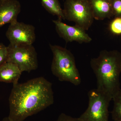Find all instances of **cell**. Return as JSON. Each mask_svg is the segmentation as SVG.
<instances>
[{
	"label": "cell",
	"instance_id": "12",
	"mask_svg": "<svg viewBox=\"0 0 121 121\" xmlns=\"http://www.w3.org/2000/svg\"><path fill=\"white\" fill-rule=\"evenodd\" d=\"M43 7L49 13L56 16L58 19L65 20L63 9L58 0H41Z\"/></svg>",
	"mask_w": 121,
	"mask_h": 121
},
{
	"label": "cell",
	"instance_id": "16",
	"mask_svg": "<svg viewBox=\"0 0 121 121\" xmlns=\"http://www.w3.org/2000/svg\"><path fill=\"white\" fill-rule=\"evenodd\" d=\"M113 15L121 17V0H111Z\"/></svg>",
	"mask_w": 121,
	"mask_h": 121
},
{
	"label": "cell",
	"instance_id": "4",
	"mask_svg": "<svg viewBox=\"0 0 121 121\" xmlns=\"http://www.w3.org/2000/svg\"><path fill=\"white\" fill-rule=\"evenodd\" d=\"M63 11L65 20L85 31L90 27L94 19L89 0H66Z\"/></svg>",
	"mask_w": 121,
	"mask_h": 121
},
{
	"label": "cell",
	"instance_id": "8",
	"mask_svg": "<svg viewBox=\"0 0 121 121\" xmlns=\"http://www.w3.org/2000/svg\"><path fill=\"white\" fill-rule=\"evenodd\" d=\"M52 22L59 35L66 43L76 41L80 43H89L92 41L86 31L78 26L68 25L59 19L54 20Z\"/></svg>",
	"mask_w": 121,
	"mask_h": 121
},
{
	"label": "cell",
	"instance_id": "17",
	"mask_svg": "<svg viewBox=\"0 0 121 121\" xmlns=\"http://www.w3.org/2000/svg\"><path fill=\"white\" fill-rule=\"evenodd\" d=\"M56 121H82L78 118H74L62 113L59 116Z\"/></svg>",
	"mask_w": 121,
	"mask_h": 121
},
{
	"label": "cell",
	"instance_id": "19",
	"mask_svg": "<svg viewBox=\"0 0 121 121\" xmlns=\"http://www.w3.org/2000/svg\"></svg>",
	"mask_w": 121,
	"mask_h": 121
},
{
	"label": "cell",
	"instance_id": "7",
	"mask_svg": "<svg viewBox=\"0 0 121 121\" xmlns=\"http://www.w3.org/2000/svg\"><path fill=\"white\" fill-rule=\"evenodd\" d=\"M6 36L11 45H32L36 39L35 28L32 25L17 21L10 24Z\"/></svg>",
	"mask_w": 121,
	"mask_h": 121
},
{
	"label": "cell",
	"instance_id": "15",
	"mask_svg": "<svg viewBox=\"0 0 121 121\" xmlns=\"http://www.w3.org/2000/svg\"><path fill=\"white\" fill-rule=\"evenodd\" d=\"M8 59V47L0 43V67L7 62Z\"/></svg>",
	"mask_w": 121,
	"mask_h": 121
},
{
	"label": "cell",
	"instance_id": "1",
	"mask_svg": "<svg viewBox=\"0 0 121 121\" xmlns=\"http://www.w3.org/2000/svg\"><path fill=\"white\" fill-rule=\"evenodd\" d=\"M52 84L43 77L13 85L9 98V118L12 121H23L52 105Z\"/></svg>",
	"mask_w": 121,
	"mask_h": 121
},
{
	"label": "cell",
	"instance_id": "14",
	"mask_svg": "<svg viewBox=\"0 0 121 121\" xmlns=\"http://www.w3.org/2000/svg\"><path fill=\"white\" fill-rule=\"evenodd\" d=\"M111 32L115 35H121V17H115L109 26Z\"/></svg>",
	"mask_w": 121,
	"mask_h": 121
},
{
	"label": "cell",
	"instance_id": "18",
	"mask_svg": "<svg viewBox=\"0 0 121 121\" xmlns=\"http://www.w3.org/2000/svg\"><path fill=\"white\" fill-rule=\"evenodd\" d=\"M1 121H12L10 120V119L9 118V117H6L4 118L3 120Z\"/></svg>",
	"mask_w": 121,
	"mask_h": 121
},
{
	"label": "cell",
	"instance_id": "11",
	"mask_svg": "<svg viewBox=\"0 0 121 121\" xmlns=\"http://www.w3.org/2000/svg\"><path fill=\"white\" fill-rule=\"evenodd\" d=\"M22 73L16 64L7 62L0 67V82L17 84Z\"/></svg>",
	"mask_w": 121,
	"mask_h": 121
},
{
	"label": "cell",
	"instance_id": "2",
	"mask_svg": "<svg viewBox=\"0 0 121 121\" xmlns=\"http://www.w3.org/2000/svg\"><path fill=\"white\" fill-rule=\"evenodd\" d=\"M91 65L97 79L98 90L112 98L121 89V54L103 51L91 59Z\"/></svg>",
	"mask_w": 121,
	"mask_h": 121
},
{
	"label": "cell",
	"instance_id": "5",
	"mask_svg": "<svg viewBox=\"0 0 121 121\" xmlns=\"http://www.w3.org/2000/svg\"><path fill=\"white\" fill-rule=\"evenodd\" d=\"M89 105L79 117L82 121H108V107L112 98L97 89L89 91Z\"/></svg>",
	"mask_w": 121,
	"mask_h": 121
},
{
	"label": "cell",
	"instance_id": "9",
	"mask_svg": "<svg viewBox=\"0 0 121 121\" xmlns=\"http://www.w3.org/2000/svg\"><path fill=\"white\" fill-rule=\"evenodd\" d=\"M21 6L17 0H0V28L17 22Z\"/></svg>",
	"mask_w": 121,
	"mask_h": 121
},
{
	"label": "cell",
	"instance_id": "13",
	"mask_svg": "<svg viewBox=\"0 0 121 121\" xmlns=\"http://www.w3.org/2000/svg\"><path fill=\"white\" fill-rule=\"evenodd\" d=\"M113 108L111 114L114 121H121V89L113 97Z\"/></svg>",
	"mask_w": 121,
	"mask_h": 121
},
{
	"label": "cell",
	"instance_id": "6",
	"mask_svg": "<svg viewBox=\"0 0 121 121\" xmlns=\"http://www.w3.org/2000/svg\"><path fill=\"white\" fill-rule=\"evenodd\" d=\"M7 47V62L16 64L22 72H30L38 68L37 53L33 45L16 46L9 44Z\"/></svg>",
	"mask_w": 121,
	"mask_h": 121
},
{
	"label": "cell",
	"instance_id": "10",
	"mask_svg": "<svg viewBox=\"0 0 121 121\" xmlns=\"http://www.w3.org/2000/svg\"><path fill=\"white\" fill-rule=\"evenodd\" d=\"M94 19L102 20L113 15L111 0H89Z\"/></svg>",
	"mask_w": 121,
	"mask_h": 121
},
{
	"label": "cell",
	"instance_id": "3",
	"mask_svg": "<svg viewBox=\"0 0 121 121\" xmlns=\"http://www.w3.org/2000/svg\"><path fill=\"white\" fill-rule=\"evenodd\" d=\"M53 55L51 71L61 82H67L76 86L81 83L80 75L73 54L65 48L50 44Z\"/></svg>",
	"mask_w": 121,
	"mask_h": 121
}]
</instances>
